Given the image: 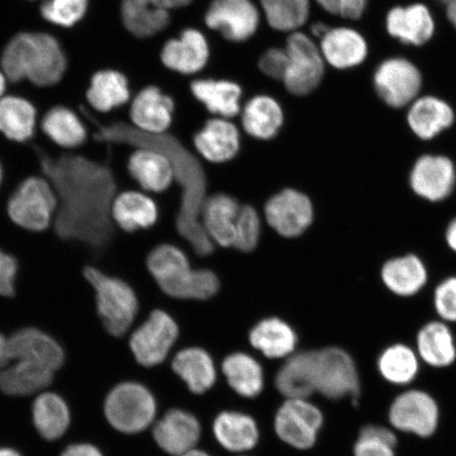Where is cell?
Returning a JSON list of instances; mask_svg holds the SVG:
<instances>
[{
	"label": "cell",
	"mask_w": 456,
	"mask_h": 456,
	"mask_svg": "<svg viewBox=\"0 0 456 456\" xmlns=\"http://www.w3.org/2000/svg\"><path fill=\"white\" fill-rule=\"evenodd\" d=\"M10 363L8 352V338L3 333H0V370Z\"/></svg>",
	"instance_id": "obj_54"
},
{
	"label": "cell",
	"mask_w": 456,
	"mask_h": 456,
	"mask_svg": "<svg viewBox=\"0 0 456 456\" xmlns=\"http://www.w3.org/2000/svg\"><path fill=\"white\" fill-rule=\"evenodd\" d=\"M241 203L224 192L209 193L201 208V224L216 248H232Z\"/></svg>",
	"instance_id": "obj_24"
},
{
	"label": "cell",
	"mask_w": 456,
	"mask_h": 456,
	"mask_svg": "<svg viewBox=\"0 0 456 456\" xmlns=\"http://www.w3.org/2000/svg\"><path fill=\"white\" fill-rule=\"evenodd\" d=\"M240 121L243 133L248 138L269 142L281 134L285 124V111L272 95L256 94L242 107Z\"/></svg>",
	"instance_id": "obj_26"
},
{
	"label": "cell",
	"mask_w": 456,
	"mask_h": 456,
	"mask_svg": "<svg viewBox=\"0 0 456 456\" xmlns=\"http://www.w3.org/2000/svg\"><path fill=\"white\" fill-rule=\"evenodd\" d=\"M84 276L94 289L95 312L106 332L114 338H122L140 315L138 295L122 278L110 275L98 267H84Z\"/></svg>",
	"instance_id": "obj_4"
},
{
	"label": "cell",
	"mask_w": 456,
	"mask_h": 456,
	"mask_svg": "<svg viewBox=\"0 0 456 456\" xmlns=\"http://www.w3.org/2000/svg\"><path fill=\"white\" fill-rule=\"evenodd\" d=\"M53 370L26 362H14L0 370V390L11 396L31 395L53 383Z\"/></svg>",
	"instance_id": "obj_34"
},
{
	"label": "cell",
	"mask_w": 456,
	"mask_h": 456,
	"mask_svg": "<svg viewBox=\"0 0 456 456\" xmlns=\"http://www.w3.org/2000/svg\"><path fill=\"white\" fill-rule=\"evenodd\" d=\"M243 134L231 119H207L192 136L191 146L200 159L208 164H224L235 159L242 147Z\"/></svg>",
	"instance_id": "obj_13"
},
{
	"label": "cell",
	"mask_w": 456,
	"mask_h": 456,
	"mask_svg": "<svg viewBox=\"0 0 456 456\" xmlns=\"http://www.w3.org/2000/svg\"><path fill=\"white\" fill-rule=\"evenodd\" d=\"M261 215L265 225L277 235L295 239L304 235L312 226L315 208L305 193L285 188L267 200Z\"/></svg>",
	"instance_id": "obj_11"
},
{
	"label": "cell",
	"mask_w": 456,
	"mask_h": 456,
	"mask_svg": "<svg viewBox=\"0 0 456 456\" xmlns=\"http://www.w3.org/2000/svg\"><path fill=\"white\" fill-rule=\"evenodd\" d=\"M157 411L151 393L135 383L114 387L105 402V414L110 425L123 433L134 435L152 423Z\"/></svg>",
	"instance_id": "obj_9"
},
{
	"label": "cell",
	"mask_w": 456,
	"mask_h": 456,
	"mask_svg": "<svg viewBox=\"0 0 456 456\" xmlns=\"http://www.w3.org/2000/svg\"><path fill=\"white\" fill-rule=\"evenodd\" d=\"M289 65V57L284 48L273 47L262 53L258 60V69L273 81L282 83Z\"/></svg>",
	"instance_id": "obj_48"
},
{
	"label": "cell",
	"mask_w": 456,
	"mask_h": 456,
	"mask_svg": "<svg viewBox=\"0 0 456 456\" xmlns=\"http://www.w3.org/2000/svg\"><path fill=\"white\" fill-rule=\"evenodd\" d=\"M88 7L89 0H47L39 11L50 24L71 28L84 19Z\"/></svg>",
	"instance_id": "obj_45"
},
{
	"label": "cell",
	"mask_w": 456,
	"mask_h": 456,
	"mask_svg": "<svg viewBox=\"0 0 456 456\" xmlns=\"http://www.w3.org/2000/svg\"><path fill=\"white\" fill-rule=\"evenodd\" d=\"M86 99L100 113H110L127 105L131 99L129 81L118 70L104 69L94 74Z\"/></svg>",
	"instance_id": "obj_32"
},
{
	"label": "cell",
	"mask_w": 456,
	"mask_h": 456,
	"mask_svg": "<svg viewBox=\"0 0 456 456\" xmlns=\"http://www.w3.org/2000/svg\"><path fill=\"white\" fill-rule=\"evenodd\" d=\"M260 22V11L252 0H213L204 13L205 26L233 44L253 38Z\"/></svg>",
	"instance_id": "obj_12"
},
{
	"label": "cell",
	"mask_w": 456,
	"mask_h": 456,
	"mask_svg": "<svg viewBox=\"0 0 456 456\" xmlns=\"http://www.w3.org/2000/svg\"><path fill=\"white\" fill-rule=\"evenodd\" d=\"M0 456H20L13 449L0 448Z\"/></svg>",
	"instance_id": "obj_58"
},
{
	"label": "cell",
	"mask_w": 456,
	"mask_h": 456,
	"mask_svg": "<svg viewBox=\"0 0 456 456\" xmlns=\"http://www.w3.org/2000/svg\"><path fill=\"white\" fill-rule=\"evenodd\" d=\"M260 4L267 25L277 32L300 31L311 19V0H260Z\"/></svg>",
	"instance_id": "obj_39"
},
{
	"label": "cell",
	"mask_w": 456,
	"mask_h": 456,
	"mask_svg": "<svg viewBox=\"0 0 456 456\" xmlns=\"http://www.w3.org/2000/svg\"><path fill=\"white\" fill-rule=\"evenodd\" d=\"M119 14L127 32L140 39L155 37L171 22L169 11L159 7L155 0H122Z\"/></svg>",
	"instance_id": "obj_30"
},
{
	"label": "cell",
	"mask_w": 456,
	"mask_h": 456,
	"mask_svg": "<svg viewBox=\"0 0 456 456\" xmlns=\"http://www.w3.org/2000/svg\"><path fill=\"white\" fill-rule=\"evenodd\" d=\"M385 24L387 36L414 48L429 43L436 30L435 15L423 3L395 5L387 11Z\"/></svg>",
	"instance_id": "obj_14"
},
{
	"label": "cell",
	"mask_w": 456,
	"mask_h": 456,
	"mask_svg": "<svg viewBox=\"0 0 456 456\" xmlns=\"http://www.w3.org/2000/svg\"><path fill=\"white\" fill-rule=\"evenodd\" d=\"M216 440L233 452H247L258 442V428L252 418L235 412L221 413L215 420Z\"/></svg>",
	"instance_id": "obj_37"
},
{
	"label": "cell",
	"mask_w": 456,
	"mask_h": 456,
	"mask_svg": "<svg viewBox=\"0 0 456 456\" xmlns=\"http://www.w3.org/2000/svg\"><path fill=\"white\" fill-rule=\"evenodd\" d=\"M36 153L39 175L53 186L59 208L53 232L62 241L82 245L99 264L118 233L111 218L114 198L122 191L112 164V151L107 146L104 159L84 152L54 151L43 142H30Z\"/></svg>",
	"instance_id": "obj_1"
},
{
	"label": "cell",
	"mask_w": 456,
	"mask_h": 456,
	"mask_svg": "<svg viewBox=\"0 0 456 456\" xmlns=\"http://www.w3.org/2000/svg\"><path fill=\"white\" fill-rule=\"evenodd\" d=\"M446 238L449 247L456 252V219L450 224Z\"/></svg>",
	"instance_id": "obj_56"
},
{
	"label": "cell",
	"mask_w": 456,
	"mask_h": 456,
	"mask_svg": "<svg viewBox=\"0 0 456 456\" xmlns=\"http://www.w3.org/2000/svg\"><path fill=\"white\" fill-rule=\"evenodd\" d=\"M322 12L330 19L355 24L368 9L370 0H314Z\"/></svg>",
	"instance_id": "obj_47"
},
{
	"label": "cell",
	"mask_w": 456,
	"mask_h": 456,
	"mask_svg": "<svg viewBox=\"0 0 456 456\" xmlns=\"http://www.w3.org/2000/svg\"><path fill=\"white\" fill-rule=\"evenodd\" d=\"M284 49L289 57L282 81L285 90L294 98H309L321 88L328 72L319 45L310 34L296 31L289 34Z\"/></svg>",
	"instance_id": "obj_6"
},
{
	"label": "cell",
	"mask_w": 456,
	"mask_h": 456,
	"mask_svg": "<svg viewBox=\"0 0 456 456\" xmlns=\"http://www.w3.org/2000/svg\"><path fill=\"white\" fill-rule=\"evenodd\" d=\"M456 113L447 101L436 95L421 94L407 108L410 131L421 141H431L453 126Z\"/></svg>",
	"instance_id": "obj_22"
},
{
	"label": "cell",
	"mask_w": 456,
	"mask_h": 456,
	"mask_svg": "<svg viewBox=\"0 0 456 456\" xmlns=\"http://www.w3.org/2000/svg\"><path fill=\"white\" fill-rule=\"evenodd\" d=\"M311 378L314 391L330 399L357 398L361 393L355 363L338 347L311 351Z\"/></svg>",
	"instance_id": "obj_8"
},
{
	"label": "cell",
	"mask_w": 456,
	"mask_h": 456,
	"mask_svg": "<svg viewBox=\"0 0 456 456\" xmlns=\"http://www.w3.org/2000/svg\"><path fill=\"white\" fill-rule=\"evenodd\" d=\"M19 272V260L13 255L0 248V297H14Z\"/></svg>",
	"instance_id": "obj_49"
},
{
	"label": "cell",
	"mask_w": 456,
	"mask_h": 456,
	"mask_svg": "<svg viewBox=\"0 0 456 456\" xmlns=\"http://www.w3.org/2000/svg\"><path fill=\"white\" fill-rule=\"evenodd\" d=\"M228 384L244 397L258 396L264 389V372L260 364L244 353L228 356L224 362Z\"/></svg>",
	"instance_id": "obj_40"
},
{
	"label": "cell",
	"mask_w": 456,
	"mask_h": 456,
	"mask_svg": "<svg viewBox=\"0 0 456 456\" xmlns=\"http://www.w3.org/2000/svg\"><path fill=\"white\" fill-rule=\"evenodd\" d=\"M419 355L435 367H446L454 362L456 350L450 330L442 322L428 323L418 336Z\"/></svg>",
	"instance_id": "obj_42"
},
{
	"label": "cell",
	"mask_w": 456,
	"mask_h": 456,
	"mask_svg": "<svg viewBox=\"0 0 456 456\" xmlns=\"http://www.w3.org/2000/svg\"><path fill=\"white\" fill-rule=\"evenodd\" d=\"M199 421L190 413L170 410L153 429V437L164 452L182 455L191 452L200 438Z\"/></svg>",
	"instance_id": "obj_29"
},
{
	"label": "cell",
	"mask_w": 456,
	"mask_h": 456,
	"mask_svg": "<svg viewBox=\"0 0 456 456\" xmlns=\"http://www.w3.org/2000/svg\"><path fill=\"white\" fill-rule=\"evenodd\" d=\"M455 181L454 165L452 159L444 156L420 157L410 176L412 190L432 202L446 199L453 191Z\"/></svg>",
	"instance_id": "obj_23"
},
{
	"label": "cell",
	"mask_w": 456,
	"mask_h": 456,
	"mask_svg": "<svg viewBox=\"0 0 456 456\" xmlns=\"http://www.w3.org/2000/svg\"><path fill=\"white\" fill-rule=\"evenodd\" d=\"M376 95L387 107L404 110L423 94L419 68L403 56H390L376 66L372 76Z\"/></svg>",
	"instance_id": "obj_7"
},
{
	"label": "cell",
	"mask_w": 456,
	"mask_h": 456,
	"mask_svg": "<svg viewBox=\"0 0 456 456\" xmlns=\"http://www.w3.org/2000/svg\"><path fill=\"white\" fill-rule=\"evenodd\" d=\"M37 110L30 101L8 95L0 99V135L15 144H27L37 135Z\"/></svg>",
	"instance_id": "obj_31"
},
{
	"label": "cell",
	"mask_w": 456,
	"mask_h": 456,
	"mask_svg": "<svg viewBox=\"0 0 456 456\" xmlns=\"http://www.w3.org/2000/svg\"><path fill=\"white\" fill-rule=\"evenodd\" d=\"M0 67L11 83L27 79L37 87L45 88L61 81L68 60L60 42L50 34L21 32L5 45Z\"/></svg>",
	"instance_id": "obj_2"
},
{
	"label": "cell",
	"mask_w": 456,
	"mask_h": 456,
	"mask_svg": "<svg viewBox=\"0 0 456 456\" xmlns=\"http://www.w3.org/2000/svg\"><path fill=\"white\" fill-rule=\"evenodd\" d=\"M191 94L210 116L232 119L240 116L243 89L231 79L198 78L190 85Z\"/></svg>",
	"instance_id": "obj_27"
},
{
	"label": "cell",
	"mask_w": 456,
	"mask_h": 456,
	"mask_svg": "<svg viewBox=\"0 0 456 456\" xmlns=\"http://www.w3.org/2000/svg\"><path fill=\"white\" fill-rule=\"evenodd\" d=\"M381 375L395 385H406L413 380L419 370L418 358L410 347L396 345L381 354L379 362Z\"/></svg>",
	"instance_id": "obj_43"
},
{
	"label": "cell",
	"mask_w": 456,
	"mask_h": 456,
	"mask_svg": "<svg viewBox=\"0 0 456 456\" xmlns=\"http://www.w3.org/2000/svg\"><path fill=\"white\" fill-rule=\"evenodd\" d=\"M111 218L123 232L151 230L159 220L158 204L152 196L139 190L119 191L111 205Z\"/></svg>",
	"instance_id": "obj_25"
},
{
	"label": "cell",
	"mask_w": 456,
	"mask_h": 456,
	"mask_svg": "<svg viewBox=\"0 0 456 456\" xmlns=\"http://www.w3.org/2000/svg\"><path fill=\"white\" fill-rule=\"evenodd\" d=\"M159 59L169 71L183 77L195 76L204 70L210 60L208 38L198 28H185L179 37L170 38L163 45Z\"/></svg>",
	"instance_id": "obj_17"
},
{
	"label": "cell",
	"mask_w": 456,
	"mask_h": 456,
	"mask_svg": "<svg viewBox=\"0 0 456 456\" xmlns=\"http://www.w3.org/2000/svg\"><path fill=\"white\" fill-rule=\"evenodd\" d=\"M33 421L45 440L55 441L64 436L69 427V409L61 396L44 393L33 403Z\"/></svg>",
	"instance_id": "obj_38"
},
{
	"label": "cell",
	"mask_w": 456,
	"mask_h": 456,
	"mask_svg": "<svg viewBox=\"0 0 456 456\" xmlns=\"http://www.w3.org/2000/svg\"><path fill=\"white\" fill-rule=\"evenodd\" d=\"M332 27L333 25L330 24V21L323 20H316L315 22H313V24L311 25V37L313 38L318 39V41H321L324 34H326Z\"/></svg>",
	"instance_id": "obj_52"
},
{
	"label": "cell",
	"mask_w": 456,
	"mask_h": 456,
	"mask_svg": "<svg viewBox=\"0 0 456 456\" xmlns=\"http://www.w3.org/2000/svg\"><path fill=\"white\" fill-rule=\"evenodd\" d=\"M4 180V165L2 162H0V187L3 186Z\"/></svg>",
	"instance_id": "obj_60"
},
{
	"label": "cell",
	"mask_w": 456,
	"mask_h": 456,
	"mask_svg": "<svg viewBox=\"0 0 456 456\" xmlns=\"http://www.w3.org/2000/svg\"><path fill=\"white\" fill-rule=\"evenodd\" d=\"M324 61L330 69H355L367 61L369 45L361 31L351 25H334L319 41Z\"/></svg>",
	"instance_id": "obj_19"
},
{
	"label": "cell",
	"mask_w": 456,
	"mask_h": 456,
	"mask_svg": "<svg viewBox=\"0 0 456 456\" xmlns=\"http://www.w3.org/2000/svg\"><path fill=\"white\" fill-rule=\"evenodd\" d=\"M322 425V412L314 404L298 398H289L279 409L275 420L278 436L302 450L314 446Z\"/></svg>",
	"instance_id": "obj_15"
},
{
	"label": "cell",
	"mask_w": 456,
	"mask_h": 456,
	"mask_svg": "<svg viewBox=\"0 0 456 456\" xmlns=\"http://www.w3.org/2000/svg\"><path fill=\"white\" fill-rule=\"evenodd\" d=\"M436 309L444 321L456 322V277L449 278L436 288Z\"/></svg>",
	"instance_id": "obj_50"
},
{
	"label": "cell",
	"mask_w": 456,
	"mask_h": 456,
	"mask_svg": "<svg viewBox=\"0 0 456 456\" xmlns=\"http://www.w3.org/2000/svg\"><path fill=\"white\" fill-rule=\"evenodd\" d=\"M61 456H102L100 450L93 444H77L68 447Z\"/></svg>",
	"instance_id": "obj_51"
},
{
	"label": "cell",
	"mask_w": 456,
	"mask_h": 456,
	"mask_svg": "<svg viewBox=\"0 0 456 456\" xmlns=\"http://www.w3.org/2000/svg\"><path fill=\"white\" fill-rule=\"evenodd\" d=\"M41 130L51 144L64 151L82 150L88 144V128L76 111L65 106H54L45 112Z\"/></svg>",
	"instance_id": "obj_28"
},
{
	"label": "cell",
	"mask_w": 456,
	"mask_h": 456,
	"mask_svg": "<svg viewBox=\"0 0 456 456\" xmlns=\"http://www.w3.org/2000/svg\"><path fill=\"white\" fill-rule=\"evenodd\" d=\"M390 420L396 429L430 436L437 427L438 409L430 395L421 391H409L392 403Z\"/></svg>",
	"instance_id": "obj_21"
},
{
	"label": "cell",
	"mask_w": 456,
	"mask_h": 456,
	"mask_svg": "<svg viewBox=\"0 0 456 456\" xmlns=\"http://www.w3.org/2000/svg\"><path fill=\"white\" fill-rule=\"evenodd\" d=\"M265 220L258 209L248 204H241L237 216L235 239L232 248L242 253H252L258 247Z\"/></svg>",
	"instance_id": "obj_44"
},
{
	"label": "cell",
	"mask_w": 456,
	"mask_h": 456,
	"mask_svg": "<svg viewBox=\"0 0 456 456\" xmlns=\"http://www.w3.org/2000/svg\"><path fill=\"white\" fill-rule=\"evenodd\" d=\"M173 369L196 395L210 389L216 381L212 358L200 347H188L179 352L174 359Z\"/></svg>",
	"instance_id": "obj_35"
},
{
	"label": "cell",
	"mask_w": 456,
	"mask_h": 456,
	"mask_svg": "<svg viewBox=\"0 0 456 456\" xmlns=\"http://www.w3.org/2000/svg\"><path fill=\"white\" fill-rule=\"evenodd\" d=\"M10 362H26L53 372L65 362V352L53 336L37 328L15 330L8 338Z\"/></svg>",
	"instance_id": "obj_20"
},
{
	"label": "cell",
	"mask_w": 456,
	"mask_h": 456,
	"mask_svg": "<svg viewBox=\"0 0 456 456\" xmlns=\"http://www.w3.org/2000/svg\"><path fill=\"white\" fill-rule=\"evenodd\" d=\"M444 12H446L448 21L456 30V0H449Z\"/></svg>",
	"instance_id": "obj_55"
},
{
	"label": "cell",
	"mask_w": 456,
	"mask_h": 456,
	"mask_svg": "<svg viewBox=\"0 0 456 456\" xmlns=\"http://www.w3.org/2000/svg\"><path fill=\"white\" fill-rule=\"evenodd\" d=\"M250 345L267 358H282L293 353L298 338L284 319L270 316L254 324L248 334Z\"/></svg>",
	"instance_id": "obj_33"
},
{
	"label": "cell",
	"mask_w": 456,
	"mask_h": 456,
	"mask_svg": "<svg viewBox=\"0 0 456 456\" xmlns=\"http://www.w3.org/2000/svg\"><path fill=\"white\" fill-rule=\"evenodd\" d=\"M159 7L170 11L183 9L191 5L195 0H155Z\"/></svg>",
	"instance_id": "obj_53"
},
{
	"label": "cell",
	"mask_w": 456,
	"mask_h": 456,
	"mask_svg": "<svg viewBox=\"0 0 456 456\" xmlns=\"http://www.w3.org/2000/svg\"><path fill=\"white\" fill-rule=\"evenodd\" d=\"M7 77H5L4 72L0 70V99L4 98L5 88H7Z\"/></svg>",
	"instance_id": "obj_57"
},
{
	"label": "cell",
	"mask_w": 456,
	"mask_h": 456,
	"mask_svg": "<svg viewBox=\"0 0 456 456\" xmlns=\"http://www.w3.org/2000/svg\"><path fill=\"white\" fill-rule=\"evenodd\" d=\"M180 456H208L207 453H204L202 452H199V450H191V452H188L184 454H182Z\"/></svg>",
	"instance_id": "obj_59"
},
{
	"label": "cell",
	"mask_w": 456,
	"mask_h": 456,
	"mask_svg": "<svg viewBox=\"0 0 456 456\" xmlns=\"http://www.w3.org/2000/svg\"><path fill=\"white\" fill-rule=\"evenodd\" d=\"M59 199L50 182L42 175L22 180L7 202V214L12 224L30 232L53 230Z\"/></svg>",
	"instance_id": "obj_5"
},
{
	"label": "cell",
	"mask_w": 456,
	"mask_h": 456,
	"mask_svg": "<svg viewBox=\"0 0 456 456\" xmlns=\"http://www.w3.org/2000/svg\"><path fill=\"white\" fill-rule=\"evenodd\" d=\"M395 433L379 426L364 427L355 444V456H395Z\"/></svg>",
	"instance_id": "obj_46"
},
{
	"label": "cell",
	"mask_w": 456,
	"mask_h": 456,
	"mask_svg": "<svg viewBox=\"0 0 456 456\" xmlns=\"http://www.w3.org/2000/svg\"><path fill=\"white\" fill-rule=\"evenodd\" d=\"M279 392L288 398L305 399L313 395L311 351L297 353L288 359L276 378Z\"/></svg>",
	"instance_id": "obj_41"
},
{
	"label": "cell",
	"mask_w": 456,
	"mask_h": 456,
	"mask_svg": "<svg viewBox=\"0 0 456 456\" xmlns=\"http://www.w3.org/2000/svg\"><path fill=\"white\" fill-rule=\"evenodd\" d=\"M127 174L139 191L151 196L161 195L175 183V171L170 158L152 148L131 151Z\"/></svg>",
	"instance_id": "obj_16"
},
{
	"label": "cell",
	"mask_w": 456,
	"mask_h": 456,
	"mask_svg": "<svg viewBox=\"0 0 456 456\" xmlns=\"http://www.w3.org/2000/svg\"><path fill=\"white\" fill-rule=\"evenodd\" d=\"M386 287L399 296H412L424 288L426 267L418 256L409 255L387 261L381 271Z\"/></svg>",
	"instance_id": "obj_36"
},
{
	"label": "cell",
	"mask_w": 456,
	"mask_h": 456,
	"mask_svg": "<svg viewBox=\"0 0 456 456\" xmlns=\"http://www.w3.org/2000/svg\"><path fill=\"white\" fill-rule=\"evenodd\" d=\"M179 336L180 327L175 319L167 311L155 309L131 334L129 346L142 366L155 367L167 359Z\"/></svg>",
	"instance_id": "obj_10"
},
{
	"label": "cell",
	"mask_w": 456,
	"mask_h": 456,
	"mask_svg": "<svg viewBox=\"0 0 456 456\" xmlns=\"http://www.w3.org/2000/svg\"><path fill=\"white\" fill-rule=\"evenodd\" d=\"M176 112L173 96L157 86H147L134 96L129 108V121L142 133L161 134L173 128Z\"/></svg>",
	"instance_id": "obj_18"
},
{
	"label": "cell",
	"mask_w": 456,
	"mask_h": 456,
	"mask_svg": "<svg viewBox=\"0 0 456 456\" xmlns=\"http://www.w3.org/2000/svg\"><path fill=\"white\" fill-rule=\"evenodd\" d=\"M148 272L167 297L182 301H207L220 289V279L208 267H195L190 255L178 245L159 244L146 259Z\"/></svg>",
	"instance_id": "obj_3"
}]
</instances>
